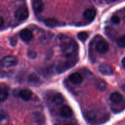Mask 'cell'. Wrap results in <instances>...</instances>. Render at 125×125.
Returning <instances> with one entry per match:
<instances>
[{
	"label": "cell",
	"instance_id": "6da1fadb",
	"mask_svg": "<svg viewBox=\"0 0 125 125\" xmlns=\"http://www.w3.org/2000/svg\"><path fill=\"white\" fill-rule=\"evenodd\" d=\"M59 46L62 54L65 57H74L78 52V45L76 42L72 38L64 35H61L59 37Z\"/></svg>",
	"mask_w": 125,
	"mask_h": 125
},
{
	"label": "cell",
	"instance_id": "7a4b0ae2",
	"mask_svg": "<svg viewBox=\"0 0 125 125\" xmlns=\"http://www.w3.org/2000/svg\"><path fill=\"white\" fill-rule=\"evenodd\" d=\"M85 118L90 124L99 125L107 122L109 115L106 112L99 111H90L87 112Z\"/></svg>",
	"mask_w": 125,
	"mask_h": 125
},
{
	"label": "cell",
	"instance_id": "3957f363",
	"mask_svg": "<svg viewBox=\"0 0 125 125\" xmlns=\"http://www.w3.org/2000/svg\"><path fill=\"white\" fill-rule=\"evenodd\" d=\"M73 57H72L69 60H67L66 61L60 62L56 67V71L57 73H62L63 72H66L68 69L73 67L78 61L76 59H73Z\"/></svg>",
	"mask_w": 125,
	"mask_h": 125
},
{
	"label": "cell",
	"instance_id": "277c9868",
	"mask_svg": "<svg viewBox=\"0 0 125 125\" xmlns=\"http://www.w3.org/2000/svg\"><path fill=\"white\" fill-rule=\"evenodd\" d=\"M15 17L18 20H26L29 17V11L28 8L24 6L19 7L15 13Z\"/></svg>",
	"mask_w": 125,
	"mask_h": 125
},
{
	"label": "cell",
	"instance_id": "5b68a950",
	"mask_svg": "<svg viewBox=\"0 0 125 125\" xmlns=\"http://www.w3.org/2000/svg\"><path fill=\"white\" fill-rule=\"evenodd\" d=\"M17 59L12 56H7L2 59L1 62V67L4 68H9L13 67L17 64Z\"/></svg>",
	"mask_w": 125,
	"mask_h": 125
},
{
	"label": "cell",
	"instance_id": "8992f818",
	"mask_svg": "<svg viewBox=\"0 0 125 125\" xmlns=\"http://www.w3.org/2000/svg\"><path fill=\"white\" fill-rule=\"evenodd\" d=\"M96 50L100 54H104L109 50V44L105 40H99L95 46Z\"/></svg>",
	"mask_w": 125,
	"mask_h": 125
},
{
	"label": "cell",
	"instance_id": "52a82bcc",
	"mask_svg": "<svg viewBox=\"0 0 125 125\" xmlns=\"http://www.w3.org/2000/svg\"><path fill=\"white\" fill-rule=\"evenodd\" d=\"M99 72L101 74L104 76H111L113 74L112 67L107 63H101L98 67Z\"/></svg>",
	"mask_w": 125,
	"mask_h": 125
},
{
	"label": "cell",
	"instance_id": "ba28073f",
	"mask_svg": "<svg viewBox=\"0 0 125 125\" xmlns=\"http://www.w3.org/2000/svg\"><path fill=\"white\" fill-rule=\"evenodd\" d=\"M20 37L21 39L24 42H29L32 39L33 34L31 30L27 28L21 29L20 32Z\"/></svg>",
	"mask_w": 125,
	"mask_h": 125
},
{
	"label": "cell",
	"instance_id": "9c48e42d",
	"mask_svg": "<svg viewBox=\"0 0 125 125\" xmlns=\"http://www.w3.org/2000/svg\"><path fill=\"white\" fill-rule=\"evenodd\" d=\"M68 79L73 84L75 85H79L82 83L83 81V77L81 74L79 73H74L69 76Z\"/></svg>",
	"mask_w": 125,
	"mask_h": 125
},
{
	"label": "cell",
	"instance_id": "30bf717a",
	"mask_svg": "<svg viewBox=\"0 0 125 125\" xmlns=\"http://www.w3.org/2000/svg\"><path fill=\"white\" fill-rule=\"evenodd\" d=\"M109 99L111 102L117 104L121 103L123 101V96L120 93L115 92L110 95Z\"/></svg>",
	"mask_w": 125,
	"mask_h": 125
},
{
	"label": "cell",
	"instance_id": "8fae6325",
	"mask_svg": "<svg viewBox=\"0 0 125 125\" xmlns=\"http://www.w3.org/2000/svg\"><path fill=\"white\" fill-rule=\"evenodd\" d=\"M96 15V10L94 9H87L83 13L84 18L87 20H93Z\"/></svg>",
	"mask_w": 125,
	"mask_h": 125
},
{
	"label": "cell",
	"instance_id": "7c38bea8",
	"mask_svg": "<svg viewBox=\"0 0 125 125\" xmlns=\"http://www.w3.org/2000/svg\"><path fill=\"white\" fill-rule=\"evenodd\" d=\"M60 114H61V115L64 118H70L73 115V111L70 106L65 105L61 108Z\"/></svg>",
	"mask_w": 125,
	"mask_h": 125
},
{
	"label": "cell",
	"instance_id": "4fadbf2b",
	"mask_svg": "<svg viewBox=\"0 0 125 125\" xmlns=\"http://www.w3.org/2000/svg\"><path fill=\"white\" fill-rule=\"evenodd\" d=\"M18 95L24 101H29L32 96V92L29 89H22L19 92Z\"/></svg>",
	"mask_w": 125,
	"mask_h": 125
},
{
	"label": "cell",
	"instance_id": "5bb4252c",
	"mask_svg": "<svg viewBox=\"0 0 125 125\" xmlns=\"http://www.w3.org/2000/svg\"><path fill=\"white\" fill-rule=\"evenodd\" d=\"M32 7L34 12L37 13H40L42 12L44 8L43 2L40 0H37V1H32Z\"/></svg>",
	"mask_w": 125,
	"mask_h": 125
},
{
	"label": "cell",
	"instance_id": "9a60e30c",
	"mask_svg": "<svg viewBox=\"0 0 125 125\" xmlns=\"http://www.w3.org/2000/svg\"><path fill=\"white\" fill-rule=\"evenodd\" d=\"M9 94V87L5 84H1V102L2 103L7 99Z\"/></svg>",
	"mask_w": 125,
	"mask_h": 125
},
{
	"label": "cell",
	"instance_id": "2e32d148",
	"mask_svg": "<svg viewBox=\"0 0 125 125\" xmlns=\"http://www.w3.org/2000/svg\"><path fill=\"white\" fill-rule=\"evenodd\" d=\"M44 23L45 25L50 28H56V27L60 26L61 24V22L54 18H47L44 21Z\"/></svg>",
	"mask_w": 125,
	"mask_h": 125
},
{
	"label": "cell",
	"instance_id": "e0dca14e",
	"mask_svg": "<svg viewBox=\"0 0 125 125\" xmlns=\"http://www.w3.org/2000/svg\"><path fill=\"white\" fill-rule=\"evenodd\" d=\"M64 101V98L61 94H56L52 98V102L57 106L62 104Z\"/></svg>",
	"mask_w": 125,
	"mask_h": 125
},
{
	"label": "cell",
	"instance_id": "ac0fdd59",
	"mask_svg": "<svg viewBox=\"0 0 125 125\" xmlns=\"http://www.w3.org/2000/svg\"><path fill=\"white\" fill-rule=\"evenodd\" d=\"M34 119H35V122L39 125H41L44 123L45 121V118L42 114L40 113V112H35L34 114Z\"/></svg>",
	"mask_w": 125,
	"mask_h": 125
},
{
	"label": "cell",
	"instance_id": "d6986e66",
	"mask_svg": "<svg viewBox=\"0 0 125 125\" xmlns=\"http://www.w3.org/2000/svg\"><path fill=\"white\" fill-rule=\"evenodd\" d=\"M96 87L98 90H100V91H104V90H106V84L105 83L104 81L102 80V79H99L96 81Z\"/></svg>",
	"mask_w": 125,
	"mask_h": 125
},
{
	"label": "cell",
	"instance_id": "ffe728a7",
	"mask_svg": "<svg viewBox=\"0 0 125 125\" xmlns=\"http://www.w3.org/2000/svg\"><path fill=\"white\" fill-rule=\"evenodd\" d=\"M89 37V34L86 32H80L78 34V38L79 40L82 42H84Z\"/></svg>",
	"mask_w": 125,
	"mask_h": 125
},
{
	"label": "cell",
	"instance_id": "44dd1931",
	"mask_svg": "<svg viewBox=\"0 0 125 125\" xmlns=\"http://www.w3.org/2000/svg\"><path fill=\"white\" fill-rule=\"evenodd\" d=\"M117 44L119 47L125 48V35L121 36L117 39Z\"/></svg>",
	"mask_w": 125,
	"mask_h": 125
},
{
	"label": "cell",
	"instance_id": "7402d4cb",
	"mask_svg": "<svg viewBox=\"0 0 125 125\" xmlns=\"http://www.w3.org/2000/svg\"><path fill=\"white\" fill-rule=\"evenodd\" d=\"M28 80L30 83L35 84V83H37L39 82V78L35 74H31V75L29 76Z\"/></svg>",
	"mask_w": 125,
	"mask_h": 125
},
{
	"label": "cell",
	"instance_id": "603a6c76",
	"mask_svg": "<svg viewBox=\"0 0 125 125\" xmlns=\"http://www.w3.org/2000/svg\"><path fill=\"white\" fill-rule=\"evenodd\" d=\"M27 55H28V56L29 57V58L33 59H35V57H36L37 54H36V52L34 51V50H28V54Z\"/></svg>",
	"mask_w": 125,
	"mask_h": 125
},
{
	"label": "cell",
	"instance_id": "cb8c5ba5",
	"mask_svg": "<svg viewBox=\"0 0 125 125\" xmlns=\"http://www.w3.org/2000/svg\"><path fill=\"white\" fill-rule=\"evenodd\" d=\"M52 36V34H51L50 32H48L47 34H44V35H43L42 36V39L43 42H45V40H47V42H48V39H50L51 38V37Z\"/></svg>",
	"mask_w": 125,
	"mask_h": 125
},
{
	"label": "cell",
	"instance_id": "d4e9b609",
	"mask_svg": "<svg viewBox=\"0 0 125 125\" xmlns=\"http://www.w3.org/2000/svg\"><path fill=\"white\" fill-rule=\"evenodd\" d=\"M111 21L114 24H118L120 23V17L118 15H114L111 18Z\"/></svg>",
	"mask_w": 125,
	"mask_h": 125
},
{
	"label": "cell",
	"instance_id": "484cf974",
	"mask_svg": "<svg viewBox=\"0 0 125 125\" xmlns=\"http://www.w3.org/2000/svg\"><path fill=\"white\" fill-rule=\"evenodd\" d=\"M10 43H11V45H13V46H14V45H15L16 43H17V39H16L15 38V39L13 38V39H10Z\"/></svg>",
	"mask_w": 125,
	"mask_h": 125
},
{
	"label": "cell",
	"instance_id": "4316f807",
	"mask_svg": "<svg viewBox=\"0 0 125 125\" xmlns=\"http://www.w3.org/2000/svg\"><path fill=\"white\" fill-rule=\"evenodd\" d=\"M122 66L125 70V57H123V59L122 60Z\"/></svg>",
	"mask_w": 125,
	"mask_h": 125
},
{
	"label": "cell",
	"instance_id": "83f0119b",
	"mask_svg": "<svg viewBox=\"0 0 125 125\" xmlns=\"http://www.w3.org/2000/svg\"><path fill=\"white\" fill-rule=\"evenodd\" d=\"M3 18H2V17H1V23H0V24H1V27L2 26V25H3Z\"/></svg>",
	"mask_w": 125,
	"mask_h": 125
},
{
	"label": "cell",
	"instance_id": "f1b7e54d",
	"mask_svg": "<svg viewBox=\"0 0 125 125\" xmlns=\"http://www.w3.org/2000/svg\"><path fill=\"white\" fill-rule=\"evenodd\" d=\"M64 125H72V124H65Z\"/></svg>",
	"mask_w": 125,
	"mask_h": 125
},
{
	"label": "cell",
	"instance_id": "f546056e",
	"mask_svg": "<svg viewBox=\"0 0 125 125\" xmlns=\"http://www.w3.org/2000/svg\"></svg>",
	"mask_w": 125,
	"mask_h": 125
}]
</instances>
